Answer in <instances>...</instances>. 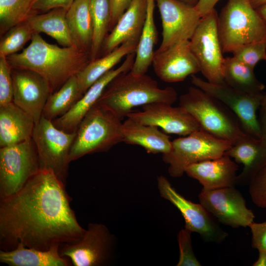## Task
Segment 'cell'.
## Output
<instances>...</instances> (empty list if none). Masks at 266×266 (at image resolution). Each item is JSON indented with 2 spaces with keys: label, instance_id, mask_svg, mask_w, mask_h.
<instances>
[{
  "label": "cell",
  "instance_id": "cell-33",
  "mask_svg": "<svg viewBox=\"0 0 266 266\" xmlns=\"http://www.w3.org/2000/svg\"><path fill=\"white\" fill-rule=\"evenodd\" d=\"M34 0H0V36L14 26L37 13L33 8Z\"/></svg>",
  "mask_w": 266,
  "mask_h": 266
},
{
  "label": "cell",
  "instance_id": "cell-48",
  "mask_svg": "<svg viewBox=\"0 0 266 266\" xmlns=\"http://www.w3.org/2000/svg\"><path fill=\"white\" fill-rule=\"evenodd\" d=\"M37 0H34V2H35V1H37ZM34 2H33V3H34Z\"/></svg>",
  "mask_w": 266,
  "mask_h": 266
},
{
  "label": "cell",
  "instance_id": "cell-10",
  "mask_svg": "<svg viewBox=\"0 0 266 266\" xmlns=\"http://www.w3.org/2000/svg\"><path fill=\"white\" fill-rule=\"evenodd\" d=\"M216 10L202 17L190 39L191 50L207 81L224 83L223 67L225 58L219 37Z\"/></svg>",
  "mask_w": 266,
  "mask_h": 266
},
{
  "label": "cell",
  "instance_id": "cell-21",
  "mask_svg": "<svg viewBox=\"0 0 266 266\" xmlns=\"http://www.w3.org/2000/svg\"><path fill=\"white\" fill-rule=\"evenodd\" d=\"M238 166L227 155L193 164L185 173L198 180L205 189H216L236 185Z\"/></svg>",
  "mask_w": 266,
  "mask_h": 266
},
{
  "label": "cell",
  "instance_id": "cell-11",
  "mask_svg": "<svg viewBox=\"0 0 266 266\" xmlns=\"http://www.w3.org/2000/svg\"><path fill=\"white\" fill-rule=\"evenodd\" d=\"M191 82L227 106L236 117L243 132L262 138L257 115L264 93H248L235 89L225 83L215 84L193 75Z\"/></svg>",
  "mask_w": 266,
  "mask_h": 266
},
{
  "label": "cell",
  "instance_id": "cell-2",
  "mask_svg": "<svg viewBox=\"0 0 266 266\" xmlns=\"http://www.w3.org/2000/svg\"><path fill=\"white\" fill-rule=\"evenodd\" d=\"M30 45L22 52L6 57L13 68L36 72L49 84L52 93L91 61L90 53L74 47H59L47 42L34 33Z\"/></svg>",
  "mask_w": 266,
  "mask_h": 266
},
{
  "label": "cell",
  "instance_id": "cell-30",
  "mask_svg": "<svg viewBox=\"0 0 266 266\" xmlns=\"http://www.w3.org/2000/svg\"><path fill=\"white\" fill-rule=\"evenodd\" d=\"M223 76L226 84L244 92L262 93L265 88L255 76L253 68L233 56L225 58Z\"/></svg>",
  "mask_w": 266,
  "mask_h": 266
},
{
  "label": "cell",
  "instance_id": "cell-6",
  "mask_svg": "<svg viewBox=\"0 0 266 266\" xmlns=\"http://www.w3.org/2000/svg\"><path fill=\"white\" fill-rule=\"evenodd\" d=\"M218 27L223 53L266 41V25L250 0H229L218 16Z\"/></svg>",
  "mask_w": 266,
  "mask_h": 266
},
{
  "label": "cell",
  "instance_id": "cell-12",
  "mask_svg": "<svg viewBox=\"0 0 266 266\" xmlns=\"http://www.w3.org/2000/svg\"><path fill=\"white\" fill-rule=\"evenodd\" d=\"M114 238L103 224L89 223L82 237L61 244L59 253L73 266H101L109 264L113 250Z\"/></svg>",
  "mask_w": 266,
  "mask_h": 266
},
{
  "label": "cell",
  "instance_id": "cell-40",
  "mask_svg": "<svg viewBox=\"0 0 266 266\" xmlns=\"http://www.w3.org/2000/svg\"><path fill=\"white\" fill-rule=\"evenodd\" d=\"M75 0H37L33 5V9L37 11L46 12L57 8L68 10Z\"/></svg>",
  "mask_w": 266,
  "mask_h": 266
},
{
  "label": "cell",
  "instance_id": "cell-15",
  "mask_svg": "<svg viewBox=\"0 0 266 266\" xmlns=\"http://www.w3.org/2000/svg\"><path fill=\"white\" fill-rule=\"evenodd\" d=\"M162 24V40L158 51L190 40L201 17L195 6L178 0H155Z\"/></svg>",
  "mask_w": 266,
  "mask_h": 266
},
{
  "label": "cell",
  "instance_id": "cell-34",
  "mask_svg": "<svg viewBox=\"0 0 266 266\" xmlns=\"http://www.w3.org/2000/svg\"><path fill=\"white\" fill-rule=\"evenodd\" d=\"M34 33L27 21L10 28L0 36V56L7 57L17 53L31 40Z\"/></svg>",
  "mask_w": 266,
  "mask_h": 266
},
{
  "label": "cell",
  "instance_id": "cell-20",
  "mask_svg": "<svg viewBox=\"0 0 266 266\" xmlns=\"http://www.w3.org/2000/svg\"><path fill=\"white\" fill-rule=\"evenodd\" d=\"M243 169L236 179V185L249 186L255 176L266 167V141L244 133L225 153Z\"/></svg>",
  "mask_w": 266,
  "mask_h": 266
},
{
  "label": "cell",
  "instance_id": "cell-22",
  "mask_svg": "<svg viewBox=\"0 0 266 266\" xmlns=\"http://www.w3.org/2000/svg\"><path fill=\"white\" fill-rule=\"evenodd\" d=\"M146 8L147 0H132L110 33L106 36L100 56L108 54L126 42L139 41Z\"/></svg>",
  "mask_w": 266,
  "mask_h": 266
},
{
  "label": "cell",
  "instance_id": "cell-39",
  "mask_svg": "<svg viewBox=\"0 0 266 266\" xmlns=\"http://www.w3.org/2000/svg\"><path fill=\"white\" fill-rule=\"evenodd\" d=\"M251 246L259 251H266V221L262 223H251Z\"/></svg>",
  "mask_w": 266,
  "mask_h": 266
},
{
  "label": "cell",
  "instance_id": "cell-36",
  "mask_svg": "<svg viewBox=\"0 0 266 266\" xmlns=\"http://www.w3.org/2000/svg\"><path fill=\"white\" fill-rule=\"evenodd\" d=\"M192 233L191 230L184 227L178 233L179 258L177 266H201L193 251L191 236Z\"/></svg>",
  "mask_w": 266,
  "mask_h": 266
},
{
  "label": "cell",
  "instance_id": "cell-32",
  "mask_svg": "<svg viewBox=\"0 0 266 266\" xmlns=\"http://www.w3.org/2000/svg\"><path fill=\"white\" fill-rule=\"evenodd\" d=\"M93 33L90 52L91 61L99 57L109 31L111 18L109 0H91Z\"/></svg>",
  "mask_w": 266,
  "mask_h": 266
},
{
  "label": "cell",
  "instance_id": "cell-47",
  "mask_svg": "<svg viewBox=\"0 0 266 266\" xmlns=\"http://www.w3.org/2000/svg\"><path fill=\"white\" fill-rule=\"evenodd\" d=\"M189 5L195 6L198 0H178Z\"/></svg>",
  "mask_w": 266,
  "mask_h": 266
},
{
  "label": "cell",
  "instance_id": "cell-25",
  "mask_svg": "<svg viewBox=\"0 0 266 266\" xmlns=\"http://www.w3.org/2000/svg\"><path fill=\"white\" fill-rule=\"evenodd\" d=\"M60 244L47 250L26 247L19 244L13 250H0V262L10 266H70V261L59 253Z\"/></svg>",
  "mask_w": 266,
  "mask_h": 266
},
{
  "label": "cell",
  "instance_id": "cell-23",
  "mask_svg": "<svg viewBox=\"0 0 266 266\" xmlns=\"http://www.w3.org/2000/svg\"><path fill=\"white\" fill-rule=\"evenodd\" d=\"M127 118L121 128L123 142L140 146L148 153L164 154L170 151L172 141L167 133L157 127Z\"/></svg>",
  "mask_w": 266,
  "mask_h": 266
},
{
  "label": "cell",
  "instance_id": "cell-44",
  "mask_svg": "<svg viewBox=\"0 0 266 266\" xmlns=\"http://www.w3.org/2000/svg\"><path fill=\"white\" fill-rule=\"evenodd\" d=\"M253 266H266V251H259V257Z\"/></svg>",
  "mask_w": 266,
  "mask_h": 266
},
{
  "label": "cell",
  "instance_id": "cell-5",
  "mask_svg": "<svg viewBox=\"0 0 266 266\" xmlns=\"http://www.w3.org/2000/svg\"><path fill=\"white\" fill-rule=\"evenodd\" d=\"M179 105L196 120L201 129L232 144L245 133L227 106L197 87H189L180 97Z\"/></svg>",
  "mask_w": 266,
  "mask_h": 266
},
{
  "label": "cell",
  "instance_id": "cell-43",
  "mask_svg": "<svg viewBox=\"0 0 266 266\" xmlns=\"http://www.w3.org/2000/svg\"><path fill=\"white\" fill-rule=\"evenodd\" d=\"M219 0H198L195 7L201 17L210 12L214 9L215 4Z\"/></svg>",
  "mask_w": 266,
  "mask_h": 266
},
{
  "label": "cell",
  "instance_id": "cell-3",
  "mask_svg": "<svg viewBox=\"0 0 266 266\" xmlns=\"http://www.w3.org/2000/svg\"><path fill=\"white\" fill-rule=\"evenodd\" d=\"M177 98L173 88H161L151 76L136 75L129 71L113 79L97 103L109 108L123 120L135 107L155 102L172 104Z\"/></svg>",
  "mask_w": 266,
  "mask_h": 266
},
{
  "label": "cell",
  "instance_id": "cell-26",
  "mask_svg": "<svg viewBox=\"0 0 266 266\" xmlns=\"http://www.w3.org/2000/svg\"><path fill=\"white\" fill-rule=\"evenodd\" d=\"M67 10L57 8L47 13H35L30 16L27 21L34 33H45L63 47L80 48L68 25L66 19Z\"/></svg>",
  "mask_w": 266,
  "mask_h": 266
},
{
  "label": "cell",
  "instance_id": "cell-28",
  "mask_svg": "<svg viewBox=\"0 0 266 266\" xmlns=\"http://www.w3.org/2000/svg\"><path fill=\"white\" fill-rule=\"evenodd\" d=\"M155 0H147L145 22L135 50V57L131 72L134 75L146 74L152 65L158 33L155 24L154 10Z\"/></svg>",
  "mask_w": 266,
  "mask_h": 266
},
{
  "label": "cell",
  "instance_id": "cell-42",
  "mask_svg": "<svg viewBox=\"0 0 266 266\" xmlns=\"http://www.w3.org/2000/svg\"><path fill=\"white\" fill-rule=\"evenodd\" d=\"M259 122L262 138L266 141V93H264L259 108Z\"/></svg>",
  "mask_w": 266,
  "mask_h": 266
},
{
  "label": "cell",
  "instance_id": "cell-29",
  "mask_svg": "<svg viewBox=\"0 0 266 266\" xmlns=\"http://www.w3.org/2000/svg\"><path fill=\"white\" fill-rule=\"evenodd\" d=\"M66 19L79 48L90 53L93 33L91 0H75L67 10Z\"/></svg>",
  "mask_w": 266,
  "mask_h": 266
},
{
  "label": "cell",
  "instance_id": "cell-8",
  "mask_svg": "<svg viewBox=\"0 0 266 266\" xmlns=\"http://www.w3.org/2000/svg\"><path fill=\"white\" fill-rule=\"evenodd\" d=\"M76 133L57 128L51 120L41 117L35 124L32 139L37 152L40 168L52 172L65 185L69 155Z\"/></svg>",
  "mask_w": 266,
  "mask_h": 266
},
{
  "label": "cell",
  "instance_id": "cell-7",
  "mask_svg": "<svg viewBox=\"0 0 266 266\" xmlns=\"http://www.w3.org/2000/svg\"><path fill=\"white\" fill-rule=\"evenodd\" d=\"M232 145L230 141L200 129L172 140L171 149L163 154V160L169 165L172 177H180L189 166L221 157Z\"/></svg>",
  "mask_w": 266,
  "mask_h": 266
},
{
  "label": "cell",
  "instance_id": "cell-19",
  "mask_svg": "<svg viewBox=\"0 0 266 266\" xmlns=\"http://www.w3.org/2000/svg\"><path fill=\"white\" fill-rule=\"evenodd\" d=\"M135 57V52L127 55L120 66L112 68L94 83L67 113L52 121L53 124L65 132H75L83 118L97 103L111 81L120 73L131 70Z\"/></svg>",
  "mask_w": 266,
  "mask_h": 266
},
{
  "label": "cell",
  "instance_id": "cell-45",
  "mask_svg": "<svg viewBox=\"0 0 266 266\" xmlns=\"http://www.w3.org/2000/svg\"><path fill=\"white\" fill-rule=\"evenodd\" d=\"M256 9L266 25V4Z\"/></svg>",
  "mask_w": 266,
  "mask_h": 266
},
{
  "label": "cell",
  "instance_id": "cell-41",
  "mask_svg": "<svg viewBox=\"0 0 266 266\" xmlns=\"http://www.w3.org/2000/svg\"><path fill=\"white\" fill-rule=\"evenodd\" d=\"M132 0H109L111 18L109 31L114 27L119 19L129 7Z\"/></svg>",
  "mask_w": 266,
  "mask_h": 266
},
{
  "label": "cell",
  "instance_id": "cell-38",
  "mask_svg": "<svg viewBox=\"0 0 266 266\" xmlns=\"http://www.w3.org/2000/svg\"><path fill=\"white\" fill-rule=\"evenodd\" d=\"M249 192L254 204L266 208V167L261 169L250 183Z\"/></svg>",
  "mask_w": 266,
  "mask_h": 266
},
{
  "label": "cell",
  "instance_id": "cell-24",
  "mask_svg": "<svg viewBox=\"0 0 266 266\" xmlns=\"http://www.w3.org/2000/svg\"><path fill=\"white\" fill-rule=\"evenodd\" d=\"M35 125L32 116L13 102L0 106V147L32 138Z\"/></svg>",
  "mask_w": 266,
  "mask_h": 266
},
{
  "label": "cell",
  "instance_id": "cell-9",
  "mask_svg": "<svg viewBox=\"0 0 266 266\" xmlns=\"http://www.w3.org/2000/svg\"><path fill=\"white\" fill-rule=\"evenodd\" d=\"M38 156L31 138L0 148V200L19 191L40 169Z\"/></svg>",
  "mask_w": 266,
  "mask_h": 266
},
{
  "label": "cell",
  "instance_id": "cell-18",
  "mask_svg": "<svg viewBox=\"0 0 266 266\" xmlns=\"http://www.w3.org/2000/svg\"><path fill=\"white\" fill-rule=\"evenodd\" d=\"M152 65L157 76L167 83L184 80L200 71L190 40L179 42L161 51H154Z\"/></svg>",
  "mask_w": 266,
  "mask_h": 266
},
{
  "label": "cell",
  "instance_id": "cell-37",
  "mask_svg": "<svg viewBox=\"0 0 266 266\" xmlns=\"http://www.w3.org/2000/svg\"><path fill=\"white\" fill-rule=\"evenodd\" d=\"M11 68L6 57L0 56V106L12 102Z\"/></svg>",
  "mask_w": 266,
  "mask_h": 266
},
{
  "label": "cell",
  "instance_id": "cell-16",
  "mask_svg": "<svg viewBox=\"0 0 266 266\" xmlns=\"http://www.w3.org/2000/svg\"><path fill=\"white\" fill-rule=\"evenodd\" d=\"M12 102L33 118L35 124L41 119L46 102L52 94L47 81L35 71L11 68Z\"/></svg>",
  "mask_w": 266,
  "mask_h": 266
},
{
  "label": "cell",
  "instance_id": "cell-31",
  "mask_svg": "<svg viewBox=\"0 0 266 266\" xmlns=\"http://www.w3.org/2000/svg\"><path fill=\"white\" fill-rule=\"evenodd\" d=\"M76 75L49 97L42 117L53 121L67 113L82 97Z\"/></svg>",
  "mask_w": 266,
  "mask_h": 266
},
{
  "label": "cell",
  "instance_id": "cell-13",
  "mask_svg": "<svg viewBox=\"0 0 266 266\" xmlns=\"http://www.w3.org/2000/svg\"><path fill=\"white\" fill-rule=\"evenodd\" d=\"M157 185L161 197L170 202L181 213L185 228L198 233L204 241L208 242L220 243L228 237V233L202 204L185 199L175 190L166 177L158 176Z\"/></svg>",
  "mask_w": 266,
  "mask_h": 266
},
{
  "label": "cell",
  "instance_id": "cell-1",
  "mask_svg": "<svg viewBox=\"0 0 266 266\" xmlns=\"http://www.w3.org/2000/svg\"><path fill=\"white\" fill-rule=\"evenodd\" d=\"M65 187L52 172L40 169L19 191L0 200V250L21 244L47 250L79 240L85 229L70 207Z\"/></svg>",
  "mask_w": 266,
  "mask_h": 266
},
{
  "label": "cell",
  "instance_id": "cell-35",
  "mask_svg": "<svg viewBox=\"0 0 266 266\" xmlns=\"http://www.w3.org/2000/svg\"><path fill=\"white\" fill-rule=\"evenodd\" d=\"M232 53L237 60L254 69L260 61H266V41L245 44Z\"/></svg>",
  "mask_w": 266,
  "mask_h": 266
},
{
  "label": "cell",
  "instance_id": "cell-46",
  "mask_svg": "<svg viewBox=\"0 0 266 266\" xmlns=\"http://www.w3.org/2000/svg\"><path fill=\"white\" fill-rule=\"evenodd\" d=\"M252 6L257 8L266 4V0H250Z\"/></svg>",
  "mask_w": 266,
  "mask_h": 266
},
{
  "label": "cell",
  "instance_id": "cell-17",
  "mask_svg": "<svg viewBox=\"0 0 266 266\" xmlns=\"http://www.w3.org/2000/svg\"><path fill=\"white\" fill-rule=\"evenodd\" d=\"M142 109L132 111L127 117L160 128L167 134L185 136L201 129L196 120L181 106L155 102L144 105Z\"/></svg>",
  "mask_w": 266,
  "mask_h": 266
},
{
  "label": "cell",
  "instance_id": "cell-27",
  "mask_svg": "<svg viewBox=\"0 0 266 266\" xmlns=\"http://www.w3.org/2000/svg\"><path fill=\"white\" fill-rule=\"evenodd\" d=\"M138 42H126L108 54L90 61L76 75L82 93L84 94L94 83L113 68L124 57L135 51Z\"/></svg>",
  "mask_w": 266,
  "mask_h": 266
},
{
  "label": "cell",
  "instance_id": "cell-14",
  "mask_svg": "<svg viewBox=\"0 0 266 266\" xmlns=\"http://www.w3.org/2000/svg\"><path fill=\"white\" fill-rule=\"evenodd\" d=\"M199 199L208 212L224 225L233 228H245L254 222L253 211L246 207L245 199L235 187L211 190L202 188Z\"/></svg>",
  "mask_w": 266,
  "mask_h": 266
},
{
  "label": "cell",
  "instance_id": "cell-4",
  "mask_svg": "<svg viewBox=\"0 0 266 266\" xmlns=\"http://www.w3.org/2000/svg\"><path fill=\"white\" fill-rule=\"evenodd\" d=\"M122 120L111 109L97 103L79 124L71 147L70 162L84 156L104 152L123 142Z\"/></svg>",
  "mask_w": 266,
  "mask_h": 266
}]
</instances>
